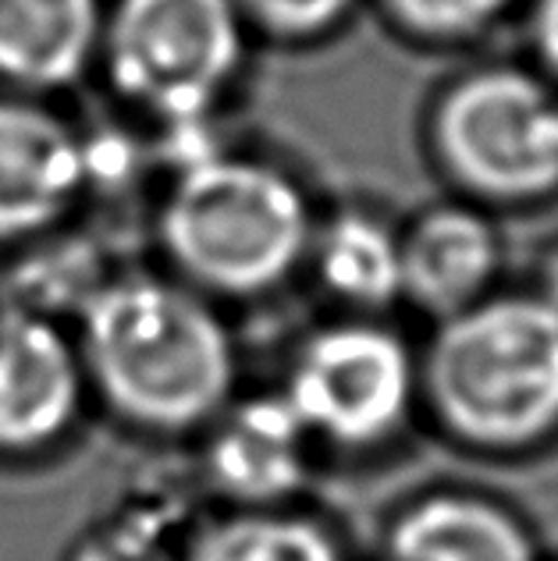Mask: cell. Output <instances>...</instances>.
<instances>
[{"mask_svg": "<svg viewBox=\"0 0 558 561\" xmlns=\"http://www.w3.org/2000/svg\"><path fill=\"white\" fill-rule=\"evenodd\" d=\"M402 242V295L434 317H455L488 299L502 263L494 228L466 206L423 214Z\"/></svg>", "mask_w": 558, "mask_h": 561, "instance_id": "9", "label": "cell"}, {"mask_svg": "<svg viewBox=\"0 0 558 561\" xmlns=\"http://www.w3.org/2000/svg\"><path fill=\"white\" fill-rule=\"evenodd\" d=\"M434 146L477 196L540 199L558 188V96L523 71H480L442 100Z\"/></svg>", "mask_w": 558, "mask_h": 561, "instance_id": "5", "label": "cell"}, {"mask_svg": "<svg viewBox=\"0 0 558 561\" xmlns=\"http://www.w3.org/2000/svg\"><path fill=\"white\" fill-rule=\"evenodd\" d=\"M182 551H174L164 540V526H153L146 515H136V519H122L107 529L100 526L96 534L76 543L68 561H182Z\"/></svg>", "mask_w": 558, "mask_h": 561, "instance_id": "16", "label": "cell"}, {"mask_svg": "<svg viewBox=\"0 0 558 561\" xmlns=\"http://www.w3.org/2000/svg\"><path fill=\"white\" fill-rule=\"evenodd\" d=\"M86 185V142L50 111L0 100V239L57 225Z\"/></svg>", "mask_w": 558, "mask_h": 561, "instance_id": "8", "label": "cell"}, {"mask_svg": "<svg viewBox=\"0 0 558 561\" xmlns=\"http://www.w3.org/2000/svg\"><path fill=\"white\" fill-rule=\"evenodd\" d=\"M79 356L114 412L146 431H189L235 383L225 323L196 291L157 277L111 280L82 306Z\"/></svg>", "mask_w": 558, "mask_h": 561, "instance_id": "1", "label": "cell"}, {"mask_svg": "<svg viewBox=\"0 0 558 561\" xmlns=\"http://www.w3.org/2000/svg\"><path fill=\"white\" fill-rule=\"evenodd\" d=\"M310 437L285 394L249 398L210 437V480L242 505L267 508L303 486Z\"/></svg>", "mask_w": 558, "mask_h": 561, "instance_id": "10", "label": "cell"}, {"mask_svg": "<svg viewBox=\"0 0 558 561\" xmlns=\"http://www.w3.org/2000/svg\"><path fill=\"white\" fill-rule=\"evenodd\" d=\"M310 245L320 285L334 299L356 309H385L402 295V242L374 217H334Z\"/></svg>", "mask_w": 558, "mask_h": 561, "instance_id": "13", "label": "cell"}, {"mask_svg": "<svg viewBox=\"0 0 558 561\" xmlns=\"http://www.w3.org/2000/svg\"><path fill=\"white\" fill-rule=\"evenodd\" d=\"M246 22L282 39H310L345 19L352 0H235Z\"/></svg>", "mask_w": 558, "mask_h": 561, "instance_id": "17", "label": "cell"}, {"mask_svg": "<svg viewBox=\"0 0 558 561\" xmlns=\"http://www.w3.org/2000/svg\"><path fill=\"white\" fill-rule=\"evenodd\" d=\"M540 299H545L551 309H558V253L548 260V267H545V277H540Z\"/></svg>", "mask_w": 558, "mask_h": 561, "instance_id": "19", "label": "cell"}, {"mask_svg": "<svg viewBox=\"0 0 558 561\" xmlns=\"http://www.w3.org/2000/svg\"><path fill=\"white\" fill-rule=\"evenodd\" d=\"M537 47L551 71H558V0L537 4Z\"/></svg>", "mask_w": 558, "mask_h": 561, "instance_id": "18", "label": "cell"}, {"mask_svg": "<svg viewBox=\"0 0 558 561\" xmlns=\"http://www.w3.org/2000/svg\"><path fill=\"white\" fill-rule=\"evenodd\" d=\"M455 437L526 448L558 426V309L540 295L480 299L445 317L420 374Z\"/></svg>", "mask_w": 558, "mask_h": 561, "instance_id": "2", "label": "cell"}, {"mask_svg": "<svg viewBox=\"0 0 558 561\" xmlns=\"http://www.w3.org/2000/svg\"><path fill=\"white\" fill-rule=\"evenodd\" d=\"M385 561H537V548L509 512L477 497L442 494L391 523Z\"/></svg>", "mask_w": 558, "mask_h": 561, "instance_id": "12", "label": "cell"}, {"mask_svg": "<svg viewBox=\"0 0 558 561\" xmlns=\"http://www.w3.org/2000/svg\"><path fill=\"white\" fill-rule=\"evenodd\" d=\"M100 0H0V79L22 90L76 82L104 39Z\"/></svg>", "mask_w": 558, "mask_h": 561, "instance_id": "11", "label": "cell"}, {"mask_svg": "<svg viewBox=\"0 0 558 561\" xmlns=\"http://www.w3.org/2000/svg\"><path fill=\"white\" fill-rule=\"evenodd\" d=\"M242 25L235 0H117L100 50L117 93L185 125L200 122L239 71Z\"/></svg>", "mask_w": 558, "mask_h": 561, "instance_id": "4", "label": "cell"}, {"mask_svg": "<svg viewBox=\"0 0 558 561\" xmlns=\"http://www.w3.org/2000/svg\"><path fill=\"white\" fill-rule=\"evenodd\" d=\"M395 22L431 39H463L488 28L509 0H385Z\"/></svg>", "mask_w": 558, "mask_h": 561, "instance_id": "15", "label": "cell"}, {"mask_svg": "<svg viewBox=\"0 0 558 561\" xmlns=\"http://www.w3.org/2000/svg\"><path fill=\"white\" fill-rule=\"evenodd\" d=\"M182 561H342V551L317 523L249 508L196 534Z\"/></svg>", "mask_w": 558, "mask_h": 561, "instance_id": "14", "label": "cell"}, {"mask_svg": "<svg viewBox=\"0 0 558 561\" xmlns=\"http://www.w3.org/2000/svg\"><path fill=\"white\" fill-rule=\"evenodd\" d=\"M160 242L193 285L257 295L282 285L310 253V206L285 171L210 153L171 185Z\"/></svg>", "mask_w": 558, "mask_h": 561, "instance_id": "3", "label": "cell"}, {"mask_svg": "<svg viewBox=\"0 0 558 561\" xmlns=\"http://www.w3.org/2000/svg\"><path fill=\"white\" fill-rule=\"evenodd\" d=\"M417 388V363L399 334L374 323H338L299 348L285 398L314 437L366 448L399 431Z\"/></svg>", "mask_w": 558, "mask_h": 561, "instance_id": "6", "label": "cell"}, {"mask_svg": "<svg viewBox=\"0 0 558 561\" xmlns=\"http://www.w3.org/2000/svg\"><path fill=\"white\" fill-rule=\"evenodd\" d=\"M86 366L57 323L33 309L0 313V451H39L68 434Z\"/></svg>", "mask_w": 558, "mask_h": 561, "instance_id": "7", "label": "cell"}]
</instances>
